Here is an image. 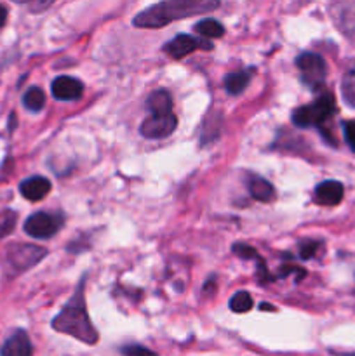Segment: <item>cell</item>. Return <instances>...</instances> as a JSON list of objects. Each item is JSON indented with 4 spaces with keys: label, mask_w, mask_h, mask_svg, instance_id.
I'll use <instances>...</instances> for the list:
<instances>
[{
    "label": "cell",
    "mask_w": 355,
    "mask_h": 356,
    "mask_svg": "<svg viewBox=\"0 0 355 356\" xmlns=\"http://www.w3.org/2000/svg\"><path fill=\"white\" fill-rule=\"evenodd\" d=\"M218 7L219 0H162L134 16L132 24L138 28H162L173 21L212 13Z\"/></svg>",
    "instance_id": "1"
},
{
    "label": "cell",
    "mask_w": 355,
    "mask_h": 356,
    "mask_svg": "<svg viewBox=\"0 0 355 356\" xmlns=\"http://www.w3.org/2000/svg\"><path fill=\"white\" fill-rule=\"evenodd\" d=\"M52 329L56 332L75 337V339L82 341L84 344H89V346L97 343L100 336H97L96 329L90 323L89 315H87L86 299H84V280L80 282L79 289L75 291L73 298L70 299L68 305L52 320Z\"/></svg>",
    "instance_id": "2"
},
{
    "label": "cell",
    "mask_w": 355,
    "mask_h": 356,
    "mask_svg": "<svg viewBox=\"0 0 355 356\" xmlns=\"http://www.w3.org/2000/svg\"><path fill=\"white\" fill-rule=\"evenodd\" d=\"M334 111H336L334 96L331 92H322L315 101L292 111V124L301 129L320 127L333 117Z\"/></svg>",
    "instance_id": "3"
},
{
    "label": "cell",
    "mask_w": 355,
    "mask_h": 356,
    "mask_svg": "<svg viewBox=\"0 0 355 356\" xmlns=\"http://www.w3.org/2000/svg\"><path fill=\"white\" fill-rule=\"evenodd\" d=\"M296 66L301 72V80L310 89H320L324 87L327 76V65L322 56L315 52H303L296 58Z\"/></svg>",
    "instance_id": "4"
},
{
    "label": "cell",
    "mask_w": 355,
    "mask_h": 356,
    "mask_svg": "<svg viewBox=\"0 0 355 356\" xmlns=\"http://www.w3.org/2000/svg\"><path fill=\"white\" fill-rule=\"evenodd\" d=\"M47 250L31 243H13L7 249V263L14 273H23L40 263Z\"/></svg>",
    "instance_id": "5"
},
{
    "label": "cell",
    "mask_w": 355,
    "mask_h": 356,
    "mask_svg": "<svg viewBox=\"0 0 355 356\" xmlns=\"http://www.w3.org/2000/svg\"><path fill=\"white\" fill-rule=\"evenodd\" d=\"M65 225V219L61 214H52V212H35L24 221V232L26 235L38 240H47L54 236Z\"/></svg>",
    "instance_id": "6"
},
{
    "label": "cell",
    "mask_w": 355,
    "mask_h": 356,
    "mask_svg": "<svg viewBox=\"0 0 355 356\" xmlns=\"http://www.w3.org/2000/svg\"><path fill=\"white\" fill-rule=\"evenodd\" d=\"M178 127V118L176 115L171 111V113L164 115H150L145 122L139 127V132H141L145 138L148 139H164L167 136L173 134Z\"/></svg>",
    "instance_id": "7"
},
{
    "label": "cell",
    "mask_w": 355,
    "mask_h": 356,
    "mask_svg": "<svg viewBox=\"0 0 355 356\" xmlns=\"http://www.w3.org/2000/svg\"><path fill=\"white\" fill-rule=\"evenodd\" d=\"M197 49H202V51H211L212 44L209 40H205V38H197V37H190V35L181 33L164 45V52H166L167 56H171L173 59H183L184 56L191 54V52L197 51Z\"/></svg>",
    "instance_id": "8"
},
{
    "label": "cell",
    "mask_w": 355,
    "mask_h": 356,
    "mask_svg": "<svg viewBox=\"0 0 355 356\" xmlns=\"http://www.w3.org/2000/svg\"><path fill=\"white\" fill-rule=\"evenodd\" d=\"M52 96L58 101H77L82 97L84 86L80 80L73 79V76L61 75L51 83Z\"/></svg>",
    "instance_id": "9"
},
{
    "label": "cell",
    "mask_w": 355,
    "mask_h": 356,
    "mask_svg": "<svg viewBox=\"0 0 355 356\" xmlns=\"http://www.w3.org/2000/svg\"><path fill=\"white\" fill-rule=\"evenodd\" d=\"M49 191H51V181L44 176L28 177L19 184V193L30 202L42 200L47 197Z\"/></svg>",
    "instance_id": "10"
},
{
    "label": "cell",
    "mask_w": 355,
    "mask_h": 356,
    "mask_svg": "<svg viewBox=\"0 0 355 356\" xmlns=\"http://www.w3.org/2000/svg\"><path fill=\"white\" fill-rule=\"evenodd\" d=\"M0 353L3 356H30L33 353V348H31L30 339H28V334L24 330H16L6 341Z\"/></svg>",
    "instance_id": "11"
},
{
    "label": "cell",
    "mask_w": 355,
    "mask_h": 356,
    "mask_svg": "<svg viewBox=\"0 0 355 356\" xmlns=\"http://www.w3.org/2000/svg\"><path fill=\"white\" fill-rule=\"evenodd\" d=\"M315 200L320 205H336L343 198V184L340 181H324L315 188Z\"/></svg>",
    "instance_id": "12"
},
{
    "label": "cell",
    "mask_w": 355,
    "mask_h": 356,
    "mask_svg": "<svg viewBox=\"0 0 355 356\" xmlns=\"http://www.w3.org/2000/svg\"><path fill=\"white\" fill-rule=\"evenodd\" d=\"M253 73H254V68L228 73V75L225 76V89L228 90L230 94H233V96H239V94H242L244 89L249 86Z\"/></svg>",
    "instance_id": "13"
},
{
    "label": "cell",
    "mask_w": 355,
    "mask_h": 356,
    "mask_svg": "<svg viewBox=\"0 0 355 356\" xmlns=\"http://www.w3.org/2000/svg\"><path fill=\"white\" fill-rule=\"evenodd\" d=\"M249 193L254 200L263 202V204H270V202L275 200V188L267 179H261V177L251 179Z\"/></svg>",
    "instance_id": "14"
},
{
    "label": "cell",
    "mask_w": 355,
    "mask_h": 356,
    "mask_svg": "<svg viewBox=\"0 0 355 356\" xmlns=\"http://www.w3.org/2000/svg\"><path fill=\"white\" fill-rule=\"evenodd\" d=\"M146 106L152 111V115L171 113V111H173V99H171L167 90H155V92L150 94V97L146 99Z\"/></svg>",
    "instance_id": "15"
},
{
    "label": "cell",
    "mask_w": 355,
    "mask_h": 356,
    "mask_svg": "<svg viewBox=\"0 0 355 356\" xmlns=\"http://www.w3.org/2000/svg\"><path fill=\"white\" fill-rule=\"evenodd\" d=\"M341 92H343L345 101L352 108H355V61H352L345 70L343 80H341Z\"/></svg>",
    "instance_id": "16"
},
{
    "label": "cell",
    "mask_w": 355,
    "mask_h": 356,
    "mask_svg": "<svg viewBox=\"0 0 355 356\" xmlns=\"http://www.w3.org/2000/svg\"><path fill=\"white\" fill-rule=\"evenodd\" d=\"M23 104L28 111H40L45 106V94L40 87H30L23 96Z\"/></svg>",
    "instance_id": "17"
},
{
    "label": "cell",
    "mask_w": 355,
    "mask_h": 356,
    "mask_svg": "<svg viewBox=\"0 0 355 356\" xmlns=\"http://www.w3.org/2000/svg\"><path fill=\"white\" fill-rule=\"evenodd\" d=\"M195 31L204 38H219L225 35V26L216 19H202L195 24Z\"/></svg>",
    "instance_id": "18"
},
{
    "label": "cell",
    "mask_w": 355,
    "mask_h": 356,
    "mask_svg": "<svg viewBox=\"0 0 355 356\" xmlns=\"http://www.w3.org/2000/svg\"><path fill=\"white\" fill-rule=\"evenodd\" d=\"M253 308V298L249 292H237L232 299H230V309L235 313H246Z\"/></svg>",
    "instance_id": "19"
},
{
    "label": "cell",
    "mask_w": 355,
    "mask_h": 356,
    "mask_svg": "<svg viewBox=\"0 0 355 356\" xmlns=\"http://www.w3.org/2000/svg\"><path fill=\"white\" fill-rule=\"evenodd\" d=\"M16 226V212L6 211L2 216H0V238L10 235Z\"/></svg>",
    "instance_id": "20"
},
{
    "label": "cell",
    "mask_w": 355,
    "mask_h": 356,
    "mask_svg": "<svg viewBox=\"0 0 355 356\" xmlns=\"http://www.w3.org/2000/svg\"><path fill=\"white\" fill-rule=\"evenodd\" d=\"M232 250L237 254V256L242 257V259H254L256 263H260V261L263 259V257L258 256V252L253 249V247L244 245V243H235V245L232 247Z\"/></svg>",
    "instance_id": "21"
},
{
    "label": "cell",
    "mask_w": 355,
    "mask_h": 356,
    "mask_svg": "<svg viewBox=\"0 0 355 356\" xmlns=\"http://www.w3.org/2000/svg\"><path fill=\"white\" fill-rule=\"evenodd\" d=\"M13 2L28 3V7H30L31 13H44V10L49 9V7H51L56 0H13Z\"/></svg>",
    "instance_id": "22"
},
{
    "label": "cell",
    "mask_w": 355,
    "mask_h": 356,
    "mask_svg": "<svg viewBox=\"0 0 355 356\" xmlns=\"http://www.w3.org/2000/svg\"><path fill=\"white\" fill-rule=\"evenodd\" d=\"M345 132V141L350 146L352 152H355V120H348L343 124Z\"/></svg>",
    "instance_id": "23"
},
{
    "label": "cell",
    "mask_w": 355,
    "mask_h": 356,
    "mask_svg": "<svg viewBox=\"0 0 355 356\" xmlns=\"http://www.w3.org/2000/svg\"><path fill=\"white\" fill-rule=\"evenodd\" d=\"M319 242H303L301 249H299V256H301L303 259H312L317 254V249H319Z\"/></svg>",
    "instance_id": "24"
},
{
    "label": "cell",
    "mask_w": 355,
    "mask_h": 356,
    "mask_svg": "<svg viewBox=\"0 0 355 356\" xmlns=\"http://www.w3.org/2000/svg\"><path fill=\"white\" fill-rule=\"evenodd\" d=\"M122 353H125V355H136V353L153 355L152 351L146 350V348H143V346H127V348H124V350H122Z\"/></svg>",
    "instance_id": "25"
},
{
    "label": "cell",
    "mask_w": 355,
    "mask_h": 356,
    "mask_svg": "<svg viewBox=\"0 0 355 356\" xmlns=\"http://www.w3.org/2000/svg\"><path fill=\"white\" fill-rule=\"evenodd\" d=\"M6 21H7V9H6V6H2V3H0V28L6 24Z\"/></svg>",
    "instance_id": "26"
}]
</instances>
